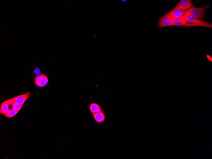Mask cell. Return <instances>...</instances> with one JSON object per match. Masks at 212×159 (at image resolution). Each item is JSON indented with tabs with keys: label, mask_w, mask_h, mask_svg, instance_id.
Returning a JSON list of instances; mask_svg holds the SVG:
<instances>
[{
	"label": "cell",
	"mask_w": 212,
	"mask_h": 159,
	"mask_svg": "<svg viewBox=\"0 0 212 159\" xmlns=\"http://www.w3.org/2000/svg\"><path fill=\"white\" fill-rule=\"evenodd\" d=\"M210 5V3L207 4L201 8H197L194 6L187 10L186 12L197 19H203L205 17L206 11Z\"/></svg>",
	"instance_id": "1"
},
{
	"label": "cell",
	"mask_w": 212,
	"mask_h": 159,
	"mask_svg": "<svg viewBox=\"0 0 212 159\" xmlns=\"http://www.w3.org/2000/svg\"><path fill=\"white\" fill-rule=\"evenodd\" d=\"M187 10H183L179 8H174L169 12L162 16L163 18L171 19H179L185 15Z\"/></svg>",
	"instance_id": "2"
},
{
	"label": "cell",
	"mask_w": 212,
	"mask_h": 159,
	"mask_svg": "<svg viewBox=\"0 0 212 159\" xmlns=\"http://www.w3.org/2000/svg\"><path fill=\"white\" fill-rule=\"evenodd\" d=\"M185 16L187 22L191 23L193 24L201 25L203 27L212 28V25L211 24L203 20L197 19L187 12Z\"/></svg>",
	"instance_id": "3"
},
{
	"label": "cell",
	"mask_w": 212,
	"mask_h": 159,
	"mask_svg": "<svg viewBox=\"0 0 212 159\" xmlns=\"http://www.w3.org/2000/svg\"><path fill=\"white\" fill-rule=\"evenodd\" d=\"M35 85L39 87H44L48 84L49 79L45 75L40 73L35 76L34 79Z\"/></svg>",
	"instance_id": "4"
},
{
	"label": "cell",
	"mask_w": 212,
	"mask_h": 159,
	"mask_svg": "<svg viewBox=\"0 0 212 159\" xmlns=\"http://www.w3.org/2000/svg\"><path fill=\"white\" fill-rule=\"evenodd\" d=\"M31 96V93L27 92L22 95L17 96L9 99L11 105L16 103L20 105H23L26 101Z\"/></svg>",
	"instance_id": "5"
},
{
	"label": "cell",
	"mask_w": 212,
	"mask_h": 159,
	"mask_svg": "<svg viewBox=\"0 0 212 159\" xmlns=\"http://www.w3.org/2000/svg\"><path fill=\"white\" fill-rule=\"evenodd\" d=\"M194 7L191 0H181L175 8H179L183 10H188Z\"/></svg>",
	"instance_id": "6"
},
{
	"label": "cell",
	"mask_w": 212,
	"mask_h": 159,
	"mask_svg": "<svg viewBox=\"0 0 212 159\" xmlns=\"http://www.w3.org/2000/svg\"><path fill=\"white\" fill-rule=\"evenodd\" d=\"M172 26H173L172 19L162 17L159 18L157 27L163 28Z\"/></svg>",
	"instance_id": "7"
},
{
	"label": "cell",
	"mask_w": 212,
	"mask_h": 159,
	"mask_svg": "<svg viewBox=\"0 0 212 159\" xmlns=\"http://www.w3.org/2000/svg\"><path fill=\"white\" fill-rule=\"evenodd\" d=\"M94 119L98 124H100L105 121L106 117L104 112H100L92 115Z\"/></svg>",
	"instance_id": "8"
},
{
	"label": "cell",
	"mask_w": 212,
	"mask_h": 159,
	"mask_svg": "<svg viewBox=\"0 0 212 159\" xmlns=\"http://www.w3.org/2000/svg\"><path fill=\"white\" fill-rule=\"evenodd\" d=\"M173 26H184L187 22L185 16L179 19H172Z\"/></svg>",
	"instance_id": "9"
},
{
	"label": "cell",
	"mask_w": 212,
	"mask_h": 159,
	"mask_svg": "<svg viewBox=\"0 0 212 159\" xmlns=\"http://www.w3.org/2000/svg\"><path fill=\"white\" fill-rule=\"evenodd\" d=\"M89 110L92 115L97 113L104 112L102 107L96 103H91L89 106Z\"/></svg>",
	"instance_id": "10"
},
{
	"label": "cell",
	"mask_w": 212,
	"mask_h": 159,
	"mask_svg": "<svg viewBox=\"0 0 212 159\" xmlns=\"http://www.w3.org/2000/svg\"><path fill=\"white\" fill-rule=\"evenodd\" d=\"M11 105L10 100L2 102L0 109V114L5 115L10 110L9 106Z\"/></svg>",
	"instance_id": "11"
},
{
	"label": "cell",
	"mask_w": 212,
	"mask_h": 159,
	"mask_svg": "<svg viewBox=\"0 0 212 159\" xmlns=\"http://www.w3.org/2000/svg\"><path fill=\"white\" fill-rule=\"evenodd\" d=\"M19 111H16L13 109L10 110L5 115L6 117L8 118H11L15 116Z\"/></svg>",
	"instance_id": "12"
},
{
	"label": "cell",
	"mask_w": 212,
	"mask_h": 159,
	"mask_svg": "<svg viewBox=\"0 0 212 159\" xmlns=\"http://www.w3.org/2000/svg\"><path fill=\"white\" fill-rule=\"evenodd\" d=\"M12 106V109L20 111L23 105H20L16 103H14L11 105Z\"/></svg>",
	"instance_id": "13"
},
{
	"label": "cell",
	"mask_w": 212,
	"mask_h": 159,
	"mask_svg": "<svg viewBox=\"0 0 212 159\" xmlns=\"http://www.w3.org/2000/svg\"><path fill=\"white\" fill-rule=\"evenodd\" d=\"M34 72L35 74L37 75H38L40 74V69H38V68H37V69H35L34 70Z\"/></svg>",
	"instance_id": "14"
},
{
	"label": "cell",
	"mask_w": 212,
	"mask_h": 159,
	"mask_svg": "<svg viewBox=\"0 0 212 159\" xmlns=\"http://www.w3.org/2000/svg\"><path fill=\"white\" fill-rule=\"evenodd\" d=\"M207 58H208L211 61H212V58H211L210 57V56H209V55H207Z\"/></svg>",
	"instance_id": "15"
}]
</instances>
